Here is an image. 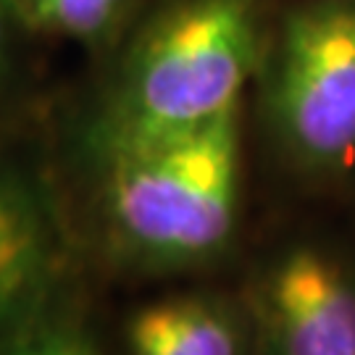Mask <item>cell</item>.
Masks as SVG:
<instances>
[{"label":"cell","instance_id":"cell-3","mask_svg":"<svg viewBox=\"0 0 355 355\" xmlns=\"http://www.w3.org/2000/svg\"><path fill=\"white\" fill-rule=\"evenodd\" d=\"M263 64V114L292 166L311 177L355 171V0L292 8Z\"/></svg>","mask_w":355,"mask_h":355},{"label":"cell","instance_id":"cell-4","mask_svg":"<svg viewBox=\"0 0 355 355\" xmlns=\"http://www.w3.org/2000/svg\"><path fill=\"white\" fill-rule=\"evenodd\" d=\"M250 318L266 355H355V263L292 245L255 279Z\"/></svg>","mask_w":355,"mask_h":355},{"label":"cell","instance_id":"cell-9","mask_svg":"<svg viewBox=\"0 0 355 355\" xmlns=\"http://www.w3.org/2000/svg\"><path fill=\"white\" fill-rule=\"evenodd\" d=\"M11 24H16L11 11V3L8 0H0V66H3V58H6V48H8V32H11Z\"/></svg>","mask_w":355,"mask_h":355},{"label":"cell","instance_id":"cell-5","mask_svg":"<svg viewBox=\"0 0 355 355\" xmlns=\"http://www.w3.org/2000/svg\"><path fill=\"white\" fill-rule=\"evenodd\" d=\"M61 277V234L48 198L0 158V345L37 327Z\"/></svg>","mask_w":355,"mask_h":355},{"label":"cell","instance_id":"cell-7","mask_svg":"<svg viewBox=\"0 0 355 355\" xmlns=\"http://www.w3.org/2000/svg\"><path fill=\"white\" fill-rule=\"evenodd\" d=\"M16 24L29 32L103 45L124 29L137 0H8Z\"/></svg>","mask_w":355,"mask_h":355},{"label":"cell","instance_id":"cell-2","mask_svg":"<svg viewBox=\"0 0 355 355\" xmlns=\"http://www.w3.org/2000/svg\"><path fill=\"white\" fill-rule=\"evenodd\" d=\"M253 0H177L135 37L89 127L95 158L203 127L263 64Z\"/></svg>","mask_w":355,"mask_h":355},{"label":"cell","instance_id":"cell-6","mask_svg":"<svg viewBox=\"0 0 355 355\" xmlns=\"http://www.w3.org/2000/svg\"><path fill=\"white\" fill-rule=\"evenodd\" d=\"M129 355H245L248 318L214 295L142 305L127 324Z\"/></svg>","mask_w":355,"mask_h":355},{"label":"cell","instance_id":"cell-8","mask_svg":"<svg viewBox=\"0 0 355 355\" xmlns=\"http://www.w3.org/2000/svg\"><path fill=\"white\" fill-rule=\"evenodd\" d=\"M0 355H101L95 343L74 327L37 324L0 345Z\"/></svg>","mask_w":355,"mask_h":355},{"label":"cell","instance_id":"cell-1","mask_svg":"<svg viewBox=\"0 0 355 355\" xmlns=\"http://www.w3.org/2000/svg\"><path fill=\"white\" fill-rule=\"evenodd\" d=\"M105 234L153 271L214 263L240 221V105L203 127L95 158Z\"/></svg>","mask_w":355,"mask_h":355}]
</instances>
